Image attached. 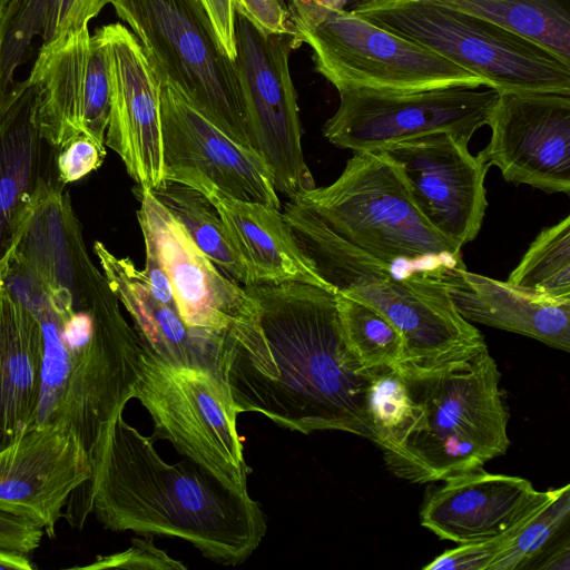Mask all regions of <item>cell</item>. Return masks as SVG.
<instances>
[{
	"mask_svg": "<svg viewBox=\"0 0 570 570\" xmlns=\"http://www.w3.org/2000/svg\"><path fill=\"white\" fill-rule=\"evenodd\" d=\"M291 36L295 49L302 38L323 23L334 12L345 9L348 0H286Z\"/></svg>",
	"mask_w": 570,
	"mask_h": 570,
	"instance_id": "obj_36",
	"label": "cell"
},
{
	"mask_svg": "<svg viewBox=\"0 0 570 570\" xmlns=\"http://www.w3.org/2000/svg\"><path fill=\"white\" fill-rule=\"evenodd\" d=\"M293 198L338 237L379 261L433 275L449 286L462 281V248L423 218L397 168L381 150L354 151L331 185Z\"/></svg>",
	"mask_w": 570,
	"mask_h": 570,
	"instance_id": "obj_6",
	"label": "cell"
},
{
	"mask_svg": "<svg viewBox=\"0 0 570 570\" xmlns=\"http://www.w3.org/2000/svg\"><path fill=\"white\" fill-rule=\"evenodd\" d=\"M178 181L202 191L216 207L246 267L249 285L303 283L332 292L296 243L279 209L232 198L200 177Z\"/></svg>",
	"mask_w": 570,
	"mask_h": 570,
	"instance_id": "obj_21",
	"label": "cell"
},
{
	"mask_svg": "<svg viewBox=\"0 0 570 570\" xmlns=\"http://www.w3.org/2000/svg\"><path fill=\"white\" fill-rule=\"evenodd\" d=\"M520 35L570 65V0H434Z\"/></svg>",
	"mask_w": 570,
	"mask_h": 570,
	"instance_id": "obj_27",
	"label": "cell"
},
{
	"mask_svg": "<svg viewBox=\"0 0 570 570\" xmlns=\"http://www.w3.org/2000/svg\"><path fill=\"white\" fill-rule=\"evenodd\" d=\"M314 68L338 91L411 92L451 86H487L478 75L381 28L352 10L331 14L302 38Z\"/></svg>",
	"mask_w": 570,
	"mask_h": 570,
	"instance_id": "obj_10",
	"label": "cell"
},
{
	"mask_svg": "<svg viewBox=\"0 0 570 570\" xmlns=\"http://www.w3.org/2000/svg\"><path fill=\"white\" fill-rule=\"evenodd\" d=\"M137 218L165 269L179 316L194 330L222 336L256 305L244 286L230 281L195 245L150 190L135 189Z\"/></svg>",
	"mask_w": 570,
	"mask_h": 570,
	"instance_id": "obj_18",
	"label": "cell"
},
{
	"mask_svg": "<svg viewBox=\"0 0 570 570\" xmlns=\"http://www.w3.org/2000/svg\"><path fill=\"white\" fill-rule=\"evenodd\" d=\"M91 473L90 458L69 428L32 425L0 451V510L33 520L53 538L62 508Z\"/></svg>",
	"mask_w": 570,
	"mask_h": 570,
	"instance_id": "obj_16",
	"label": "cell"
},
{
	"mask_svg": "<svg viewBox=\"0 0 570 570\" xmlns=\"http://www.w3.org/2000/svg\"><path fill=\"white\" fill-rule=\"evenodd\" d=\"M244 288L256 306L229 326L218 353L237 412L303 434L342 431L373 442L368 368L345 344L334 293L303 283Z\"/></svg>",
	"mask_w": 570,
	"mask_h": 570,
	"instance_id": "obj_1",
	"label": "cell"
},
{
	"mask_svg": "<svg viewBox=\"0 0 570 570\" xmlns=\"http://www.w3.org/2000/svg\"><path fill=\"white\" fill-rule=\"evenodd\" d=\"M154 423L153 442L169 441L223 480L247 487L250 469L237 431V409L223 379L203 367L174 365L142 347L132 389Z\"/></svg>",
	"mask_w": 570,
	"mask_h": 570,
	"instance_id": "obj_9",
	"label": "cell"
},
{
	"mask_svg": "<svg viewBox=\"0 0 570 570\" xmlns=\"http://www.w3.org/2000/svg\"><path fill=\"white\" fill-rule=\"evenodd\" d=\"M570 515V485L556 489L553 497L529 517L507 540L489 570L531 568L552 547Z\"/></svg>",
	"mask_w": 570,
	"mask_h": 570,
	"instance_id": "obj_32",
	"label": "cell"
},
{
	"mask_svg": "<svg viewBox=\"0 0 570 570\" xmlns=\"http://www.w3.org/2000/svg\"><path fill=\"white\" fill-rule=\"evenodd\" d=\"M397 370L421 416L404 445L384 454L395 475L414 483L442 481L507 452L509 412L487 345L440 366Z\"/></svg>",
	"mask_w": 570,
	"mask_h": 570,
	"instance_id": "obj_5",
	"label": "cell"
},
{
	"mask_svg": "<svg viewBox=\"0 0 570 570\" xmlns=\"http://www.w3.org/2000/svg\"><path fill=\"white\" fill-rule=\"evenodd\" d=\"M142 47L161 85L252 148L245 104L233 60L222 50L199 0H111Z\"/></svg>",
	"mask_w": 570,
	"mask_h": 570,
	"instance_id": "obj_8",
	"label": "cell"
},
{
	"mask_svg": "<svg viewBox=\"0 0 570 570\" xmlns=\"http://www.w3.org/2000/svg\"><path fill=\"white\" fill-rule=\"evenodd\" d=\"M343 338L364 368L400 367L405 360V341L400 331L372 306L334 292Z\"/></svg>",
	"mask_w": 570,
	"mask_h": 570,
	"instance_id": "obj_28",
	"label": "cell"
},
{
	"mask_svg": "<svg viewBox=\"0 0 570 570\" xmlns=\"http://www.w3.org/2000/svg\"><path fill=\"white\" fill-rule=\"evenodd\" d=\"M296 243L331 291L356 298L387 317L405 341L401 366L429 368L487 345L452 304L448 283L379 261L333 233L296 198L284 206Z\"/></svg>",
	"mask_w": 570,
	"mask_h": 570,
	"instance_id": "obj_4",
	"label": "cell"
},
{
	"mask_svg": "<svg viewBox=\"0 0 570 570\" xmlns=\"http://www.w3.org/2000/svg\"><path fill=\"white\" fill-rule=\"evenodd\" d=\"M3 282L41 328V389L33 425H66L90 458L107 425L132 399L140 341L95 263L66 268L46 289L10 256Z\"/></svg>",
	"mask_w": 570,
	"mask_h": 570,
	"instance_id": "obj_2",
	"label": "cell"
},
{
	"mask_svg": "<svg viewBox=\"0 0 570 570\" xmlns=\"http://www.w3.org/2000/svg\"><path fill=\"white\" fill-rule=\"evenodd\" d=\"M366 413L374 443L384 454L397 452L414 430L421 409L402 373L394 367L368 368Z\"/></svg>",
	"mask_w": 570,
	"mask_h": 570,
	"instance_id": "obj_29",
	"label": "cell"
},
{
	"mask_svg": "<svg viewBox=\"0 0 570 570\" xmlns=\"http://www.w3.org/2000/svg\"><path fill=\"white\" fill-rule=\"evenodd\" d=\"M111 0H57L42 42L66 31L87 27Z\"/></svg>",
	"mask_w": 570,
	"mask_h": 570,
	"instance_id": "obj_38",
	"label": "cell"
},
{
	"mask_svg": "<svg viewBox=\"0 0 570 570\" xmlns=\"http://www.w3.org/2000/svg\"><path fill=\"white\" fill-rule=\"evenodd\" d=\"M33 569L27 554L0 549V570H31Z\"/></svg>",
	"mask_w": 570,
	"mask_h": 570,
	"instance_id": "obj_43",
	"label": "cell"
},
{
	"mask_svg": "<svg viewBox=\"0 0 570 570\" xmlns=\"http://www.w3.org/2000/svg\"><path fill=\"white\" fill-rule=\"evenodd\" d=\"M213 26L222 50L234 61L235 47V10L233 0H199Z\"/></svg>",
	"mask_w": 570,
	"mask_h": 570,
	"instance_id": "obj_40",
	"label": "cell"
},
{
	"mask_svg": "<svg viewBox=\"0 0 570 570\" xmlns=\"http://www.w3.org/2000/svg\"><path fill=\"white\" fill-rule=\"evenodd\" d=\"M105 157L106 148L86 136H80L57 153L58 180L63 185L75 183L98 169Z\"/></svg>",
	"mask_w": 570,
	"mask_h": 570,
	"instance_id": "obj_35",
	"label": "cell"
},
{
	"mask_svg": "<svg viewBox=\"0 0 570 570\" xmlns=\"http://www.w3.org/2000/svg\"><path fill=\"white\" fill-rule=\"evenodd\" d=\"M335 114L323 126L333 145L353 151L381 150L417 136L445 131L461 142L488 125L499 91L488 86H451L411 92L338 91Z\"/></svg>",
	"mask_w": 570,
	"mask_h": 570,
	"instance_id": "obj_11",
	"label": "cell"
},
{
	"mask_svg": "<svg viewBox=\"0 0 570 570\" xmlns=\"http://www.w3.org/2000/svg\"><path fill=\"white\" fill-rule=\"evenodd\" d=\"M235 12L268 35H289L286 0H233ZM292 37V36H291Z\"/></svg>",
	"mask_w": 570,
	"mask_h": 570,
	"instance_id": "obj_37",
	"label": "cell"
},
{
	"mask_svg": "<svg viewBox=\"0 0 570 570\" xmlns=\"http://www.w3.org/2000/svg\"><path fill=\"white\" fill-rule=\"evenodd\" d=\"M397 168L423 218L459 248L479 234L489 168L468 145L445 131L402 140L381 149Z\"/></svg>",
	"mask_w": 570,
	"mask_h": 570,
	"instance_id": "obj_13",
	"label": "cell"
},
{
	"mask_svg": "<svg viewBox=\"0 0 570 570\" xmlns=\"http://www.w3.org/2000/svg\"><path fill=\"white\" fill-rule=\"evenodd\" d=\"M0 263V451L36 421L43 357L36 316L4 285Z\"/></svg>",
	"mask_w": 570,
	"mask_h": 570,
	"instance_id": "obj_23",
	"label": "cell"
},
{
	"mask_svg": "<svg viewBox=\"0 0 570 570\" xmlns=\"http://www.w3.org/2000/svg\"><path fill=\"white\" fill-rule=\"evenodd\" d=\"M145 243V279L151 295L163 305L177 311L169 278L161 266L151 239L142 235ZM178 312V311H177Z\"/></svg>",
	"mask_w": 570,
	"mask_h": 570,
	"instance_id": "obj_41",
	"label": "cell"
},
{
	"mask_svg": "<svg viewBox=\"0 0 570 570\" xmlns=\"http://www.w3.org/2000/svg\"><path fill=\"white\" fill-rule=\"evenodd\" d=\"M150 193L225 276L242 286L249 285L246 267L227 227L202 191L164 179Z\"/></svg>",
	"mask_w": 570,
	"mask_h": 570,
	"instance_id": "obj_26",
	"label": "cell"
},
{
	"mask_svg": "<svg viewBox=\"0 0 570 570\" xmlns=\"http://www.w3.org/2000/svg\"><path fill=\"white\" fill-rule=\"evenodd\" d=\"M122 412L90 456L88 510L112 531L179 538L223 564L247 560L266 533L265 515L247 487L187 458L166 463Z\"/></svg>",
	"mask_w": 570,
	"mask_h": 570,
	"instance_id": "obj_3",
	"label": "cell"
},
{
	"mask_svg": "<svg viewBox=\"0 0 570 570\" xmlns=\"http://www.w3.org/2000/svg\"><path fill=\"white\" fill-rule=\"evenodd\" d=\"M537 568L540 569H569V541L552 547L539 560Z\"/></svg>",
	"mask_w": 570,
	"mask_h": 570,
	"instance_id": "obj_42",
	"label": "cell"
},
{
	"mask_svg": "<svg viewBox=\"0 0 570 570\" xmlns=\"http://www.w3.org/2000/svg\"><path fill=\"white\" fill-rule=\"evenodd\" d=\"M92 249L144 348L170 364L203 367L219 375L218 353L225 334L213 335L187 326L177 311L151 295L142 269L130 258L116 256L99 240Z\"/></svg>",
	"mask_w": 570,
	"mask_h": 570,
	"instance_id": "obj_22",
	"label": "cell"
},
{
	"mask_svg": "<svg viewBox=\"0 0 570 570\" xmlns=\"http://www.w3.org/2000/svg\"><path fill=\"white\" fill-rule=\"evenodd\" d=\"M491 138L476 155L507 181L570 193V95L503 91L491 112Z\"/></svg>",
	"mask_w": 570,
	"mask_h": 570,
	"instance_id": "obj_14",
	"label": "cell"
},
{
	"mask_svg": "<svg viewBox=\"0 0 570 570\" xmlns=\"http://www.w3.org/2000/svg\"><path fill=\"white\" fill-rule=\"evenodd\" d=\"M100 30L107 43L111 75L105 144L120 157L137 186L151 190L164 180L161 82L128 28L116 22Z\"/></svg>",
	"mask_w": 570,
	"mask_h": 570,
	"instance_id": "obj_17",
	"label": "cell"
},
{
	"mask_svg": "<svg viewBox=\"0 0 570 570\" xmlns=\"http://www.w3.org/2000/svg\"><path fill=\"white\" fill-rule=\"evenodd\" d=\"M522 524V523H521ZM520 524V525H521ZM493 539L459 544L444 551L424 567L425 570H489L510 535L520 527Z\"/></svg>",
	"mask_w": 570,
	"mask_h": 570,
	"instance_id": "obj_34",
	"label": "cell"
},
{
	"mask_svg": "<svg viewBox=\"0 0 570 570\" xmlns=\"http://www.w3.org/2000/svg\"><path fill=\"white\" fill-rule=\"evenodd\" d=\"M57 0H11L0 19V118L14 99L16 71L36 36L46 37Z\"/></svg>",
	"mask_w": 570,
	"mask_h": 570,
	"instance_id": "obj_31",
	"label": "cell"
},
{
	"mask_svg": "<svg viewBox=\"0 0 570 570\" xmlns=\"http://www.w3.org/2000/svg\"><path fill=\"white\" fill-rule=\"evenodd\" d=\"M458 313L470 323L518 333L570 351V299L534 294L508 282L465 269L462 282L446 287Z\"/></svg>",
	"mask_w": 570,
	"mask_h": 570,
	"instance_id": "obj_24",
	"label": "cell"
},
{
	"mask_svg": "<svg viewBox=\"0 0 570 570\" xmlns=\"http://www.w3.org/2000/svg\"><path fill=\"white\" fill-rule=\"evenodd\" d=\"M507 282L534 294L570 299V216L538 234Z\"/></svg>",
	"mask_w": 570,
	"mask_h": 570,
	"instance_id": "obj_30",
	"label": "cell"
},
{
	"mask_svg": "<svg viewBox=\"0 0 570 570\" xmlns=\"http://www.w3.org/2000/svg\"><path fill=\"white\" fill-rule=\"evenodd\" d=\"M132 544L122 552L98 557L91 564L82 569H151L185 570L186 566L169 557L153 542V535L134 538Z\"/></svg>",
	"mask_w": 570,
	"mask_h": 570,
	"instance_id": "obj_33",
	"label": "cell"
},
{
	"mask_svg": "<svg viewBox=\"0 0 570 570\" xmlns=\"http://www.w3.org/2000/svg\"><path fill=\"white\" fill-rule=\"evenodd\" d=\"M160 117L164 179L200 177L232 198L281 209L265 160L233 139L168 82L161 85Z\"/></svg>",
	"mask_w": 570,
	"mask_h": 570,
	"instance_id": "obj_15",
	"label": "cell"
},
{
	"mask_svg": "<svg viewBox=\"0 0 570 570\" xmlns=\"http://www.w3.org/2000/svg\"><path fill=\"white\" fill-rule=\"evenodd\" d=\"M11 0H0V19L3 16L6 8L10 3Z\"/></svg>",
	"mask_w": 570,
	"mask_h": 570,
	"instance_id": "obj_44",
	"label": "cell"
},
{
	"mask_svg": "<svg viewBox=\"0 0 570 570\" xmlns=\"http://www.w3.org/2000/svg\"><path fill=\"white\" fill-rule=\"evenodd\" d=\"M43 534L33 520L0 510V549L28 554L40 546Z\"/></svg>",
	"mask_w": 570,
	"mask_h": 570,
	"instance_id": "obj_39",
	"label": "cell"
},
{
	"mask_svg": "<svg viewBox=\"0 0 570 570\" xmlns=\"http://www.w3.org/2000/svg\"><path fill=\"white\" fill-rule=\"evenodd\" d=\"M352 11L478 75L499 92L570 95V65L480 17L434 0H360Z\"/></svg>",
	"mask_w": 570,
	"mask_h": 570,
	"instance_id": "obj_7",
	"label": "cell"
},
{
	"mask_svg": "<svg viewBox=\"0 0 570 570\" xmlns=\"http://www.w3.org/2000/svg\"><path fill=\"white\" fill-rule=\"evenodd\" d=\"M88 26L42 42L29 78L39 88L38 126L57 153L85 136Z\"/></svg>",
	"mask_w": 570,
	"mask_h": 570,
	"instance_id": "obj_25",
	"label": "cell"
},
{
	"mask_svg": "<svg viewBox=\"0 0 570 570\" xmlns=\"http://www.w3.org/2000/svg\"><path fill=\"white\" fill-rule=\"evenodd\" d=\"M429 494L421 524L458 544L501 537L541 509L556 489L538 491L527 479L482 468L445 478Z\"/></svg>",
	"mask_w": 570,
	"mask_h": 570,
	"instance_id": "obj_19",
	"label": "cell"
},
{
	"mask_svg": "<svg viewBox=\"0 0 570 570\" xmlns=\"http://www.w3.org/2000/svg\"><path fill=\"white\" fill-rule=\"evenodd\" d=\"M236 67L253 149L276 191L288 199L315 187L302 149L297 95L289 71V35H268L235 12Z\"/></svg>",
	"mask_w": 570,
	"mask_h": 570,
	"instance_id": "obj_12",
	"label": "cell"
},
{
	"mask_svg": "<svg viewBox=\"0 0 570 570\" xmlns=\"http://www.w3.org/2000/svg\"><path fill=\"white\" fill-rule=\"evenodd\" d=\"M38 106L39 88L27 77L0 118V263L18 242L40 188L58 180L57 151L41 136Z\"/></svg>",
	"mask_w": 570,
	"mask_h": 570,
	"instance_id": "obj_20",
	"label": "cell"
}]
</instances>
